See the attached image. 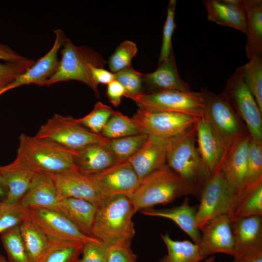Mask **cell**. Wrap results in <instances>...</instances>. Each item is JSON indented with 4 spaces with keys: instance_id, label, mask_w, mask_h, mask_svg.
<instances>
[{
    "instance_id": "cell-26",
    "label": "cell",
    "mask_w": 262,
    "mask_h": 262,
    "mask_svg": "<svg viewBox=\"0 0 262 262\" xmlns=\"http://www.w3.org/2000/svg\"><path fill=\"white\" fill-rule=\"evenodd\" d=\"M108 142L92 144L77 150L78 171L86 175H93L117 163Z\"/></svg>"
},
{
    "instance_id": "cell-3",
    "label": "cell",
    "mask_w": 262,
    "mask_h": 262,
    "mask_svg": "<svg viewBox=\"0 0 262 262\" xmlns=\"http://www.w3.org/2000/svg\"><path fill=\"white\" fill-rule=\"evenodd\" d=\"M196 142L195 126L171 141L166 164L180 178L191 195L199 200L202 190L212 176L203 163Z\"/></svg>"
},
{
    "instance_id": "cell-10",
    "label": "cell",
    "mask_w": 262,
    "mask_h": 262,
    "mask_svg": "<svg viewBox=\"0 0 262 262\" xmlns=\"http://www.w3.org/2000/svg\"><path fill=\"white\" fill-rule=\"evenodd\" d=\"M139 108L203 116V98L200 92L166 91L144 93L131 98Z\"/></svg>"
},
{
    "instance_id": "cell-11",
    "label": "cell",
    "mask_w": 262,
    "mask_h": 262,
    "mask_svg": "<svg viewBox=\"0 0 262 262\" xmlns=\"http://www.w3.org/2000/svg\"><path fill=\"white\" fill-rule=\"evenodd\" d=\"M141 133L167 139L178 137L195 127L198 118L183 114L139 108L132 117Z\"/></svg>"
},
{
    "instance_id": "cell-33",
    "label": "cell",
    "mask_w": 262,
    "mask_h": 262,
    "mask_svg": "<svg viewBox=\"0 0 262 262\" xmlns=\"http://www.w3.org/2000/svg\"><path fill=\"white\" fill-rule=\"evenodd\" d=\"M148 135L140 133L110 139L108 145L117 163L128 161L143 146Z\"/></svg>"
},
{
    "instance_id": "cell-19",
    "label": "cell",
    "mask_w": 262,
    "mask_h": 262,
    "mask_svg": "<svg viewBox=\"0 0 262 262\" xmlns=\"http://www.w3.org/2000/svg\"><path fill=\"white\" fill-rule=\"evenodd\" d=\"M250 135L233 145L226 152L219 170L236 195L245 185L247 165L248 147Z\"/></svg>"
},
{
    "instance_id": "cell-31",
    "label": "cell",
    "mask_w": 262,
    "mask_h": 262,
    "mask_svg": "<svg viewBox=\"0 0 262 262\" xmlns=\"http://www.w3.org/2000/svg\"><path fill=\"white\" fill-rule=\"evenodd\" d=\"M262 183V143L255 141L250 136L248 143L247 165L245 182L244 188L239 196Z\"/></svg>"
},
{
    "instance_id": "cell-35",
    "label": "cell",
    "mask_w": 262,
    "mask_h": 262,
    "mask_svg": "<svg viewBox=\"0 0 262 262\" xmlns=\"http://www.w3.org/2000/svg\"><path fill=\"white\" fill-rule=\"evenodd\" d=\"M243 80L262 111V56H254L241 66Z\"/></svg>"
},
{
    "instance_id": "cell-5",
    "label": "cell",
    "mask_w": 262,
    "mask_h": 262,
    "mask_svg": "<svg viewBox=\"0 0 262 262\" xmlns=\"http://www.w3.org/2000/svg\"><path fill=\"white\" fill-rule=\"evenodd\" d=\"M188 195H191L188 188L165 164L145 178L129 196L136 213Z\"/></svg>"
},
{
    "instance_id": "cell-8",
    "label": "cell",
    "mask_w": 262,
    "mask_h": 262,
    "mask_svg": "<svg viewBox=\"0 0 262 262\" xmlns=\"http://www.w3.org/2000/svg\"><path fill=\"white\" fill-rule=\"evenodd\" d=\"M236 195L218 170L211 176L200 194L196 225L200 230L212 219L223 215H230Z\"/></svg>"
},
{
    "instance_id": "cell-7",
    "label": "cell",
    "mask_w": 262,
    "mask_h": 262,
    "mask_svg": "<svg viewBox=\"0 0 262 262\" xmlns=\"http://www.w3.org/2000/svg\"><path fill=\"white\" fill-rule=\"evenodd\" d=\"M34 136L76 151L92 144L107 143L110 140L88 130L79 123L78 118L58 114L41 125Z\"/></svg>"
},
{
    "instance_id": "cell-39",
    "label": "cell",
    "mask_w": 262,
    "mask_h": 262,
    "mask_svg": "<svg viewBox=\"0 0 262 262\" xmlns=\"http://www.w3.org/2000/svg\"><path fill=\"white\" fill-rule=\"evenodd\" d=\"M135 43L126 40L119 45L110 57L108 65L111 71L115 73L131 65L132 59L137 53Z\"/></svg>"
},
{
    "instance_id": "cell-25",
    "label": "cell",
    "mask_w": 262,
    "mask_h": 262,
    "mask_svg": "<svg viewBox=\"0 0 262 262\" xmlns=\"http://www.w3.org/2000/svg\"><path fill=\"white\" fill-rule=\"evenodd\" d=\"M54 209L64 214L83 234L92 237L98 207L83 199L66 197L59 199Z\"/></svg>"
},
{
    "instance_id": "cell-52",
    "label": "cell",
    "mask_w": 262,
    "mask_h": 262,
    "mask_svg": "<svg viewBox=\"0 0 262 262\" xmlns=\"http://www.w3.org/2000/svg\"><path fill=\"white\" fill-rule=\"evenodd\" d=\"M0 262H7L5 257L1 254H0Z\"/></svg>"
},
{
    "instance_id": "cell-28",
    "label": "cell",
    "mask_w": 262,
    "mask_h": 262,
    "mask_svg": "<svg viewBox=\"0 0 262 262\" xmlns=\"http://www.w3.org/2000/svg\"><path fill=\"white\" fill-rule=\"evenodd\" d=\"M19 201L25 208L54 209L58 198L56 186L50 175L37 172L29 189Z\"/></svg>"
},
{
    "instance_id": "cell-38",
    "label": "cell",
    "mask_w": 262,
    "mask_h": 262,
    "mask_svg": "<svg viewBox=\"0 0 262 262\" xmlns=\"http://www.w3.org/2000/svg\"><path fill=\"white\" fill-rule=\"evenodd\" d=\"M115 111L100 101L97 102L93 110L83 117L78 118L79 123L91 131L99 134Z\"/></svg>"
},
{
    "instance_id": "cell-2",
    "label": "cell",
    "mask_w": 262,
    "mask_h": 262,
    "mask_svg": "<svg viewBox=\"0 0 262 262\" xmlns=\"http://www.w3.org/2000/svg\"><path fill=\"white\" fill-rule=\"evenodd\" d=\"M77 153L49 140L21 133L14 161L36 172L58 174L78 170Z\"/></svg>"
},
{
    "instance_id": "cell-22",
    "label": "cell",
    "mask_w": 262,
    "mask_h": 262,
    "mask_svg": "<svg viewBox=\"0 0 262 262\" xmlns=\"http://www.w3.org/2000/svg\"><path fill=\"white\" fill-rule=\"evenodd\" d=\"M37 172L32 168L13 161L0 166V175L7 190L5 204L18 202L27 192Z\"/></svg>"
},
{
    "instance_id": "cell-16",
    "label": "cell",
    "mask_w": 262,
    "mask_h": 262,
    "mask_svg": "<svg viewBox=\"0 0 262 262\" xmlns=\"http://www.w3.org/2000/svg\"><path fill=\"white\" fill-rule=\"evenodd\" d=\"M231 225L234 242V261L262 252V216L231 219Z\"/></svg>"
},
{
    "instance_id": "cell-34",
    "label": "cell",
    "mask_w": 262,
    "mask_h": 262,
    "mask_svg": "<svg viewBox=\"0 0 262 262\" xmlns=\"http://www.w3.org/2000/svg\"><path fill=\"white\" fill-rule=\"evenodd\" d=\"M101 135L109 139H116L141 133L132 118L114 111L101 131Z\"/></svg>"
},
{
    "instance_id": "cell-20",
    "label": "cell",
    "mask_w": 262,
    "mask_h": 262,
    "mask_svg": "<svg viewBox=\"0 0 262 262\" xmlns=\"http://www.w3.org/2000/svg\"><path fill=\"white\" fill-rule=\"evenodd\" d=\"M144 93L166 91L191 90L188 83L180 77L173 51L164 60L158 64L153 72L143 74Z\"/></svg>"
},
{
    "instance_id": "cell-45",
    "label": "cell",
    "mask_w": 262,
    "mask_h": 262,
    "mask_svg": "<svg viewBox=\"0 0 262 262\" xmlns=\"http://www.w3.org/2000/svg\"><path fill=\"white\" fill-rule=\"evenodd\" d=\"M107 262H137L131 243H121L109 247Z\"/></svg>"
},
{
    "instance_id": "cell-18",
    "label": "cell",
    "mask_w": 262,
    "mask_h": 262,
    "mask_svg": "<svg viewBox=\"0 0 262 262\" xmlns=\"http://www.w3.org/2000/svg\"><path fill=\"white\" fill-rule=\"evenodd\" d=\"M173 139L148 135L142 148L128 161L136 172L140 183L166 164L167 152Z\"/></svg>"
},
{
    "instance_id": "cell-41",
    "label": "cell",
    "mask_w": 262,
    "mask_h": 262,
    "mask_svg": "<svg viewBox=\"0 0 262 262\" xmlns=\"http://www.w3.org/2000/svg\"><path fill=\"white\" fill-rule=\"evenodd\" d=\"M19 201L0 205V234L13 228L18 226L24 218L25 209Z\"/></svg>"
},
{
    "instance_id": "cell-50",
    "label": "cell",
    "mask_w": 262,
    "mask_h": 262,
    "mask_svg": "<svg viewBox=\"0 0 262 262\" xmlns=\"http://www.w3.org/2000/svg\"><path fill=\"white\" fill-rule=\"evenodd\" d=\"M7 196V190L6 186L0 175V198H2V201H4Z\"/></svg>"
},
{
    "instance_id": "cell-6",
    "label": "cell",
    "mask_w": 262,
    "mask_h": 262,
    "mask_svg": "<svg viewBox=\"0 0 262 262\" xmlns=\"http://www.w3.org/2000/svg\"><path fill=\"white\" fill-rule=\"evenodd\" d=\"M62 58L53 75L44 83L50 86L55 83L71 80L88 85L97 97L99 96L98 86L93 79L90 67L93 66L104 68L106 62L102 56L85 46H76L68 38L61 50Z\"/></svg>"
},
{
    "instance_id": "cell-14",
    "label": "cell",
    "mask_w": 262,
    "mask_h": 262,
    "mask_svg": "<svg viewBox=\"0 0 262 262\" xmlns=\"http://www.w3.org/2000/svg\"><path fill=\"white\" fill-rule=\"evenodd\" d=\"M54 32L55 39L49 51L35 61L32 66L14 82L4 87L0 92V96L8 90L24 85L34 84L39 86H44L46 81L53 75L58 67L60 61L58 52L67 37L61 29H56Z\"/></svg>"
},
{
    "instance_id": "cell-21",
    "label": "cell",
    "mask_w": 262,
    "mask_h": 262,
    "mask_svg": "<svg viewBox=\"0 0 262 262\" xmlns=\"http://www.w3.org/2000/svg\"><path fill=\"white\" fill-rule=\"evenodd\" d=\"M196 129L198 150L209 172L213 176L219 170L226 150L203 117L198 118Z\"/></svg>"
},
{
    "instance_id": "cell-29",
    "label": "cell",
    "mask_w": 262,
    "mask_h": 262,
    "mask_svg": "<svg viewBox=\"0 0 262 262\" xmlns=\"http://www.w3.org/2000/svg\"><path fill=\"white\" fill-rule=\"evenodd\" d=\"M19 229L29 262H39L49 250L50 240L37 226L25 218Z\"/></svg>"
},
{
    "instance_id": "cell-13",
    "label": "cell",
    "mask_w": 262,
    "mask_h": 262,
    "mask_svg": "<svg viewBox=\"0 0 262 262\" xmlns=\"http://www.w3.org/2000/svg\"><path fill=\"white\" fill-rule=\"evenodd\" d=\"M49 174L55 183L58 200L66 197L76 198L98 207L108 198L102 193L91 176L78 170Z\"/></svg>"
},
{
    "instance_id": "cell-40",
    "label": "cell",
    "mask_w": 262,
    "mask_h": 262,
    "mask_svg": "<svg viewBox=\"0 0 262 262\" xmlns=\"http://www.w3.org/2000/svg\"><path fill=\"white\" fill-rule=\"evenodd\" d=\"M114 74L115 80L124 88L126 98H131L143 93V73L134 69L131 66Z\"/></svg>"
},
{
    "instance_id": "cell-49",
    "label": "cell",
    "mask_w": 262,
    "mask_h": 262,
    "mask_svg": "<svg viewBox=\"0 0 262 262\" xmlns=\"http://www.w3.org/2000/svg\"><path fill=\"white\" fill-rule=\"evenodd\" d=\"M235 262H262V252L256 253L241 259L235 261Z\"/></svg>"
},
{
    "instance_id": "cell-42",
    "label": "cell",
    "mask_w": 262,
    "mask_h": 262,
    "mask_svg": "<svg viewBox=\"0 0 262 262\" xmlns=\"http://www.w3.org/2000/svg\"><path fill=\"white\" fill-rule=\"evenodd\" d=\"M177 1L170 0L167 6V16L163 31L162 47L158 64L166 59L173 51L172 38L176 28L175 22Z\"/></svg>"
},
{
    "instance_id": "cell-12",
    "label": "cell",
    "mask_w": 262,
    "mask_h": 262,
    "mask_svg": "<svg viewBox=\"0 0 262 262\" xmlns=\"http://www.w3.org/2000/svg\"><path fill=\"white\" fill-rule=\"evenodd\" d=\"M24 218L33 222L50 242L85 243L95 238L88 236L59 211L46 208H25Z\"/></svg>"
},
{
    "instance_id": "cell-47",
    "label": "cell",
    "mask_w": 262,
    "mask_h": 262,
    "mask_svg": "<svg viewBox=\"0 0 262 262\" xmlns=\"http://www.w3.org/2000/svg\"><path fill=\"white\" fill-rule=\"evenodd\" d=\"M91 73L96 84H108L115 80V74L104 68L91 66L90 67Z\"/></svg>"
},
{
    "instance_id": "cell-4",
    "label": "cell",
    "mask_w": 262,
    "mask_h": 262,
    "mask_svg": "<svg viewBox=\"0 0 262 262\" xmlns=\"http://www.w3.org/2000/svg\"><path fill=\"white\" fill-rule=\"evenodd\" d=\"M200 92L204 103L202 117L207 121L226 151L237 142L249 135L224 91L215 94L204 87Z\"/></svg>"
},
{
    "instance_id": "cell-24",
    "label": "cell",
    "mask_w": 262,
    "mask_h": 262,
    "mask_svg": "<svg viewBox=\"0 0 262 262\" xmlns=\"http://www.w3.org/2000/svg\"><path fill=\"white\" fill-rule=\"evenodd\" d=\"M241 0H204L207 18L217 24L237 29L246 34V23Z\"/></svg>"
},
{
    "instance_id": "cell-30",
    "label": "cell",
    "mask_w": 262,
    "mask_h": 262,
    "mask_svg": "<svg viewBox=\"0 0 262 262\" xmlns=\"http://www.w3.org/2000/svg\"><path fill=\"white\" fill-rule=\"evenodd\" d=\"M167 253L159 262H199L207 258L199 246L188 240H175L167 233L161 234Z\"/></svg>"
},
{
    "instance_id": "cell-17",
    "label": "cell",
    "mask_w": 262,
    "mask_h": 262,
    "mask_svg": "<svg viewBox=\"0 0 262 262\" xmlns=\"http://www.w3.org/2000/svg\"><path fill=\"white\" fill-rule=\"evenodd\" d=\"M200 231L201 241L198 246L206 256L224 253L232 257L234 242L229 215L212 219Z\"/></svg>"
},
{
    "instance_id": "cell-54",
    "label": "cell",
    "mask_w": 262,
    "mask_h": 262,
    "mask_svg": "<svg viewBox=\"0 0 262 262\" xmlns=\"http://www.w3.org/2000/svg\"><path fill=\"white\" fill-rule=\"evenodd\" d=\"M1 201H0V204H1Z\"/></svg>"
},
{
    "instance_id": "cell-1",
    "label": "cell",
    "mask_w": 262,
    "mask_h": 262,
    "mask_svg": "<svg viewBox=\"0 0 262 262\" xmlns=\"http://www.w3.org/2000/svg\"><path fill=\"white\" fill-rule=\"evenodd\" d=\"M135 213L129 196L118 195L109 197L98 207L92 236L108 247L131 243L135 233L132 221Z\"/></svg>"
},
{
    "instance_id": "cell-46",
    "label": "cell",
    "mask_w": 262,
    "mask_h": 262,
    "mask_svg": "<svg viewBox=\"0 0 262 262\" xmlns=\"http://www.w3.org/2000/svg\"><path fill=\"white\" fill-rule=\"evenodd\" d=\"M123 86L116 80L107 84L106 94L109 101L113 106H118L121 103V98L125 96Z\"/></svg>"
},
{
    "instance_id": "cell-43",
    "label": "cell",
    "mask_w": 262,
    "mask_h": 262,
    "mask_svg": "<svg viewBox=\"0 0 262 262\" xmlns=\"http://www.w3.org/2000/svg\"><path fill=\"white\" fill-rule=\"evenodd\" d=\"M35 63L33 59L18 62H0V92Z\"/></svg>"
},
{
    "instance_id": "cell-23",
    "label": "cell",
    "mask_w": 262,
    "mask_h": 262,
    "mask_svg": "<svg viewBox=\"0 0 262 262\" xmlns=\"http://www.w3.org/2000/svg\"><path fill=\"white\" fill-rule=\"evenodd\" d=\"M197 207L191 206L189 200L185 197L180 205L170 208L154 209L150 208L141 212L146 215L167 218L176 224L194 243L199 245L201 241V232L196 225Z\"/></svg>"
},
{
    "instance_id": "cell-27",
    "label": "cell",
    "mask_w": 262,
    "mask_h": 262,
    "mask_svg": "<svg viewBox=\"0 0 262 262\" xmlns=\"http://www.w3.org/2000/svg\"><path fill=\"white\" fill-rule=\"evenodd\" d=\"M240 5L246 18V56H262V0H241Z\"/></svg>"
},
{
    "instance_id": "cell-37",
    "label": "cell",
    "mask_w": 262,
    "mask_h": 262,
    "mask_svg": "<svg viewBox=\"0 0 262 262\" xmlns=\"http://www.w3.org/2000/svg\"><path fill=\"white\" fill-rule=\"evenodd\" d=\"M0 240L7 254V262H29L20 235L19 226L1 233Z\"/></svg>"
},
{
    "instance_id": "cell-32",
    "label": "cell",
    "mask_w": 262,
    "mask_h": 262,
    "mask_svg": "<svg viewBox=\"0 0 262 262\" xmlns=\"http://www.w3.org/2000/svg\"><path fill=\"white\" fill-rule=\"evenodd\" d=\"M262 216V183L245 193L236 199L231 219Z\"/></svg>"
},
{
    "instance_id": "cell-44",
    "label": "cell",
    "mask_w": 262,
    "mask_h": 262,
    "mask_svg": "<svg viewBox=\"0 0 262 262\" xmlns=\"http://www.w3.org/2000/svg\"><path fill=\"white\" fill-rule=\"evenodd\" d=\"M109 247L95 238L83 244L78 262H107Z\"/></svg>"
},
{
    "instance_id": "cell-15",
    "label": "cell",
    "mask_w": 262,
    "mask_h": 262,
    "mask_svg": "<svg viewBox=\"0 0 262 262\" xmlns=\"http://www.w3.org/2000/svg\"><path fill=\"white\" fill-rule=\"evenodd\" d=\"M90 176L102 193L108 198L118 195L130 196L140 184L136 172L128 161L116 163Z\"/></svg>"
},
{
    "instance_id": "cell-9",
    "label": "cell",
    "mask_w": 262,
    "mask_h": 262,
    "mask_svg": "<svg viewBox=\"0 0 262 262\" xmlns=\"http://www.w3.org/2000/svg\"><path fill=\"white\" fill-rule=\"evenodd\" d=\"M224 91L251 137L262 143V111L243 80L241 66L227 80Z\"/></svg>"
},
{
    "instance_id": "cell-51",
    "label": "cell",
    "mask_w": 262,
    "mask_h": 262,
    "mask_svg": "<svg viewBox=\"0 0 262 262\" xmlns=\"http://www.w3.org/2000/svg\"><path fill=\"white\" fill-rule=\"evenodd\" d=\"M199 262H220L215 261V257L214 256H211L209 258L203 260Z\"/></svg>"
},
{
    "instance_id": "cell-36",
    "label": "cell",
    "mask_w": 262,
    "mask_h": 262,
    "mask_svg": "<svg viewBox=\"0 0 262 262\" xmlns=\"http://www.w3.org/2000/svg\"><path fill=\"white\" fill-rule=\"evenodd\" d=\"M83 244L51 242L49 250L39 262H78Z\"/></svg>"
},
{
    "instance_id": "cell-48",
    "label": "cell",
    "mask_w": 262,
    "mask_h": 262,
    "mask_svg": "<svg viewBox=\"0 0 262 262\" xmlns=\"http://www.w3.org/2000/svg\"><path fill=\"white\" fill-rule=\"evenodd\" d=\"M27 58L18 54L6 45L0 43V60L18 62Z\"/></svg>"
},
{
    "instance_id": "cell-53",
    "label": "cell",
    "mask_w": 262,
    "mask_h": 262,
    "mask_svg": "<svg viewBox=\"0 0 262 262\" xmlns=\"http://www.w3.org/2000/svg\"><path fill=\"white\" fill-rule=\"evenodd\" d=\"M235 262V261H233V262Z\"/></svg>"
}]
</instances>
